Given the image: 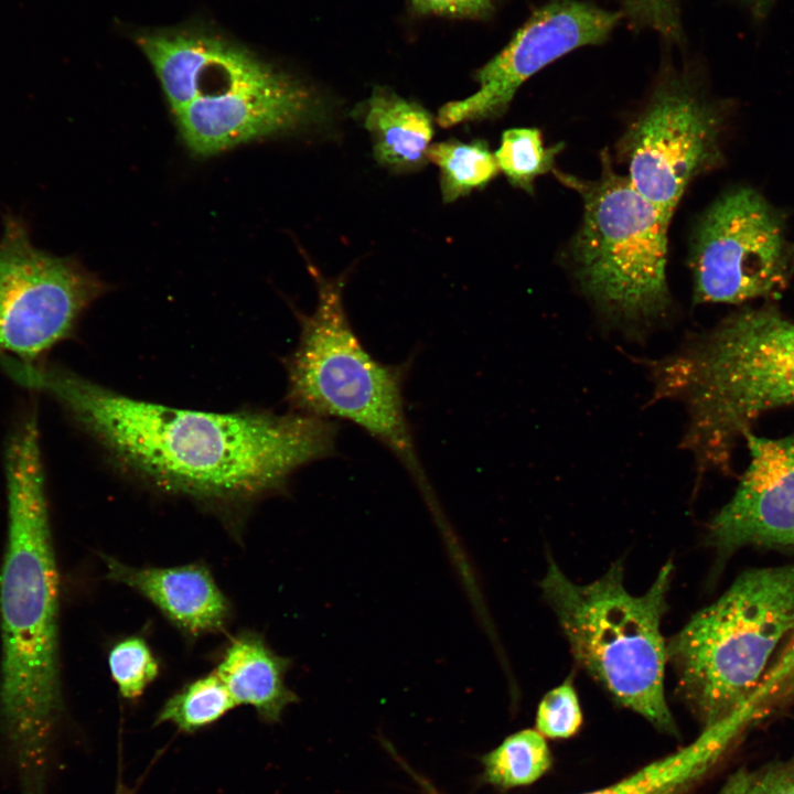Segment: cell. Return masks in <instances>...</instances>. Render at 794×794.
Segmentation results:
<instances>
[{"label": "cell", "mask_w": 794, "mask_h": 794, "mask_svg": "<svg viewBox=\"0 0 794 794\" xmlns=\"http://www.w3.org/2000/svg\"><path fill=\"white\" fill-rule=\"evenodd\" d=\"M17 384L52 397L125 472L214 506L281 490L300 468L333 457L339 425L297 411L215 414L137 400L44 362H1Z\"/></svg>", "instance_id": "cell-1"}, {"label": "cell", "mask_w": 794, "mask_h": 794, "mask_svg": "<svg viewBox=\"0 0 794 794\" xmlns=\"http://www.w3.org/2000/svg\"><path fill=\"white\" fill-rule=\"evenodd\" d=\"M8 536L0 570V731L23 794H42L63 710L58 578L35 409L4 448Z\"/></svg>", "instance_id": "cell-2"}, {"label": "cell", "mask_w": 794, "mask_h": 794, "mask_svg": "<svg viewBox=\"0 0 794 794\" xmlns=\"http://www.w3.org/2000/svg\"><path fill=\"white\" fill-rule=\"evenodd\" d=\"M647 365L654 399L686 408L682 447L698 471H727L752 422L794 404V322L772 305L742 309Z\"/></svg>", "instance_id": "cell-3"}, {"label": "cell", "mask_w": 794, "mask_h": 794, "mask_svg": "<svg viewBox=\"0 0 794 794\" xmlns=\"http://www.w3.org/2000/svg\"><path fill=\"white\" fill-rule=\"evenodd\" d=\"M307 264L318 298L311 313H297L299 341L285 362L291 410L358 426L397 458L434 508L406 415L404 383L409 363L390 365L374 358L345 310L347 273L325 277L309 260Z\"/></svg>", "instance_id": "cell-4"}, {"label": "cell", "mask_w": 794, "mask_h": 794, "mask_svg": "<svg viewBox=\"0 0 794 794\" xmlns=\"http://www.w3.org/2000/svg\"><path fill=\"white\" fill-rule=\"evenodd\" d=\"M672 575L669 561L644 594L633 596L624 587L621 561L599 579L578 584L549 559L540 587L576 663L620 705L676 734L665 696L667 647L661 632Z\"/></svg>", "instance_id": "cell-5"}, {"label": "cell", "mask_w": 794, "mask_h": 794, "mask_svg": "<svg viewBox=\"0 0 794 794\" xmlns=\"http://www.w3.org/2000/svg\"><path fill=\"white\" fill-rule=\"evenodd\" d=\"M794 632V562L741 573L667 643L677 691L702 723L741 710Z\"/></svg>", "instance_id": "cell-6"}, {"label": "cell", "mask_w": 794, "mask_h": 794, "mask_svg": "<svg viewBox=\"0 0 794 794\" xmlns=\"http://www.w3.org/2000/svg\"><path fill=\"white\" fill-rule=\"evenodd\" d=\"M579 193L583 216L571 244V262L582 292L599 313L623 329L650 326L672 309L666 280L670 219L644 197L608 155L593 181L554 170Z\"/></svg>", "instance_id": "cell-7"}, {"label": "cell", "mask_w": 794, "mask_h": 794, "mask_svg": "<svg viewBox=\"0 0 794 794\" xmlns=\"http://www.w3.org/2000/svg\"><path fill=\"white\" fill-rule=\"evenodd\" d=\"M690 268L695 303L779 296L794 271L784 215L750 186L730 189L699 218Z\"/></svg>", "instance_id": "cell-8"}, {"label": "cell", "mask_w": 794, "mask_h": 794, "mask_svg": "<svg viewBox=\"0 0 794 794\" xmlns=\"http://www.w3.org/2000/svg\"><path fill=\"white\" fill-rule=\"evenodd\" d=\"M722 115L691 78L670 74L620 139L627 178L667 218L690 182L722 161Z\"/></svg>", "instance_id": "cell-9"}, {"label": "cell", "mask_w": 794, "mask_h": 794, "mask_svg": "<svg viewBox=\"0 0 794 794\" xmlns=\"http://www.w3.org/2000/svg\"><path fill=\"white\" fill-rule=\"evenodd\" d=\"M105 285L71 260L35 248L9 223L0 240V356L39 362L69 337Z\"/></svg>", "instance_id": "cell-10"}, {"label": "cell", "mask_w": 794, "mask_h": 794, "mask_svg": "<svg viewBox=\"0 0 794 794\" xmlns=\"http://www.w3.org/2000/svg\"><path fill=\"white\" fill-rule=\"evenodd\" d=\"M320 98L257 55L204 88L175 114L186 146L201 155L325 119ZM328 116V115H326Z\"/></svg>", "instance_id": "cell-11"}, {"label": "cell", "mask_w": 794, "mask_h": 794, "mask_svg": "<svg viewBox=\"0 0 794 794\" xmlns=\"http://www.w3.org/2000/svg\"><path fill=\"white\" fill-rule=\"evenodd\" d=\"M622 18L620 10L579 0L549 1L476 72L475 93L439 108L437 124L451 128L501 116L529 77L571 51L602 43Z\"/></svg>", "instance_id": "cell-12"}, {"label": "cell", "mask_w": 794, "mask_h": 794, "mask_svg": "<svg viewBox=\"0 0 794 794\" xmlns=\"http://www.w3.org/2000/svg\"><path fill=\"white\" fill-rule=\"evenodd\" d=\"M743 437L750 463L732 498L711 518L708 543L722 558L743 547L794 550V433Z\"/></svg>", "instance_id": "cell-13"}, {"label": "cell", "mask_w": 794, "mask_h": 794, "mask_svg": "<svg viewBox=\"0 0 794 794\" xmlns=\"http://www.w3.org/2000/svg\"><path fill=\"white\" fill-rule=\"evenodd\" d=\"M106 578L147 599L183 635L196 639L223 632L233 607L203 562L136 567L101 555Z\"/></svg>", "instance_id": "cell-14"}, {"label": "cell", "mask_w": 794, "mask_h": 794, "mask_svg": "<svg viewBox=\"0 0 794 794\" xmlns=\"http://www.w3.org/2000/svg\"><path fill=\"white\" fill-rule=\"evenodd\" d=\"M291 664L260 633L244 630L229 639L214 670L237 706H250L262 721L276 723L289 705L299 701L286 684Z\"/></svg>", "instance_id": "cell-15"}, {"label": "cell", "mask_w": 794, "mask_h": 794, "mask_svg": "<svg viewBox=\"0 0 794 794\" xmlns=\"http://www.w3.org/2000/svg\"><path fill=\"white\" fill-rule=\"evenodd\" d=\"M358 109L380 167L408 173L427 164L434 128L433 117L423 106L389 88L376 87Z\"/></svg>", "instance_id": "cell-16"}, {"label": "cell", "mask_w": 794, "mask_h": 794, "mask_svg": "<svg viewBox=\"0 0 794 794\" xmlns=\"http://www.w3.org/2000/svg\"><path fill=\"white\" fill-rule=\"evenodd\" d=\"M224 37L202 26L137 34L136 43L151 63L174 115L197 96L200 81Z\"/></svg>", "instance_id": "cell-17"}, {"label": "cell", "mask_w": 794, "mask_h": 794, "mask_svg": "<svg viewBox=\"0 0 794 794\" xmlns=\"http://www.w3.org/2000/svg\"><path fill=\"white\" fill-rule=\"evenodd\" d=\"M737 736L732 725L719 722L705 728L695 741L676 752L612 785L584 794H686L719 760Z\"/></svg>", "instance_id": "cell-18"}, {"label": "cell", "mask_w": 794, "mask_h": 794, "mask_svg": "<svg viewBox=\"0 0 794 794\" xmlns=\"http://www.w3.org/2000/svg\"><path fill=\"white\" fill-rule=\"evenodd\" d=\"M427 160L439 169L440 192L446 204L484 187L500 171L495 155L484 140L448 139L431 143Z\"/></svg>", "instance_id": "cell-19"}, {"label": "cell", "mask_w": 794, "mask_h": 794, "mask_svg": "<svg viewBox=\"0 0 794 794\" xmlns=\"http://www.w3.org/2000/svg\"><path fill=\"white\" fill-rule=\"evenodd\" d=\"M551 760L541 733L533 729L521 730L483 757L484 777L504 788L528 785L548 771Z\"/></svg>", "instance_id": "cell-20"}, {"label": "cell", "mask_w": 794, "mask_h": 794, "mask_svg": "<svg viewBox=\"0 0 794 794\" xmlns=\"http://www.w3.org/2000/svg\"><path fill=\"white\" fill-rule=\"evenodd\" d=\"M237 705L215 670L195 678L172 696L159 710L154 723L169 722L192 733L211 726Z\"/></svg>", "instance_id": "cell-21"}, {"label": "cell", "mask_w": 794, "mask_h": 794, "mask_svg": "<svg viewBox=\"0 0 794 794\" xmlns=\"http://www.w3.org/2000/svg\"><path fill=\"white\" fill-rule=\"evenodd\" d=\"M564 144L546 148L536 128H511L502 133L494 155L508 182L529 194L537 176L554 170L556 155Z\"/></svg>", "instance_id": "cell-22"}, {"label": "cell", "mask_w": 794, "mask_h": 794, "mask_svg": "<svg viewBox=\"0 0 794 794\" xmlns=\"http://www.w3.org/2000/svg\"><path fill=\"white\" fill-rule=\"evenodd\" d=\"M107 664L118 693L127 700L140 698L160 674L159 661L148 641L136 634L110 646Z\"/></svg>", "instance_id": "cell-23"}, {"label": "cell", "mask_w": 794, "mask_h": 794, "mask_svg": "<svg viewBox=\"0 0 794 794\" xmlns=\"http://www.w3.org/2000/svg\"><path fill=\"white\" fill-rule=\"evenodd\" d=\"M582 725V712L571 677L549 690L540 700L536 713V730L544 737L566 739L576 734Z\"/></svg>", "instance_id": "cell-24"}, {"label": "cell", "mask_w": 794, "mask_h": 794, "mask_svg": "<svg viewBox=\"0 0 794 794\" xmlns=\"http://www.w3.org/2000/svg\"><path fill=\"white\" fill-rule=\"evenodd\" d=\"M623 18L635 25L656 32L669 42L684 36L679 0H619Z\"/></svg>", "instance_id": "cell-25"}, {"label": "cell", "mask_w": 794, "mask_h": 794, "mask_svg": "<svg viewBox=\"0 0 794 794\" xmlns=\"http://www.w3.org/2000/svg\"><path fill=\"white\" fill-rule=\"evenodd\" d=\"M718 794H794V759L731 774Z\"/></svg>", "instance_id": "cell-26"}, {"label": "cell", "mask_w": 794, "mask_h": 794, "mask_svg": "<svg viewBox=\"0 0 794 794\" xmlns=\"http://www.w3.org/2000/svg\"><path fill=\"white\" fill-rule=\"evenodd\" d=\"M410 2L414 10L421 14L484 19L493 13L496 0H410Z\"/></svg>", "instance_id": "cell-27"}, {"label": "cell", "mask_w": 794, "mask_h": 794, "mask_svg": "<svg viewBox=\"0 0 794 794\" xmlns=\"http://www.w3.org/2000/svg\"><path fill=\"white\" fill-rule=\"evenodd\" d=\"M757 17H763L774 0H745Z\"/></svg>", "instance_id": "cell-28"}]
</instances>
